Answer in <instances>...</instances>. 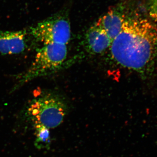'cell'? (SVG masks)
<instances>
[{
	"instance_id": "1",
	"label": "cell",
	"mask_w": 157,
	"mask_h": 157,
	"mask_svg": "<svg viewBox=\"0 0 157 157\" xmlns=\"http://www.w3.org/2000/svg\"><path fill=\"white\" fill-rule=\"evenodd\" d=\"M109 49L120 66L151 76L157 72V25L140 14L126 17Z\"/></svg>"
},
{
	"instance_id": "2",
	"label": "cell",
	"mask_w": 157,
	"mask_h": 157,
	"mask_svg": "<svg viewBox=\"0 0 157 157\" xmlns=\"http://www.w3.org/2000/svg\"><path fill=\"white\" fill-rule=\"evenodd\" d=\"M67 45L51 43L44 45L37 51L35 58L28 70L20 77L17 88L40 76L52 73L61 67L67 59Z\"/></svg>"
},
{
	"instance_id": "3",
	"label": "cell",
	"mask_w": 157,
	"mask_h": 157,
	"mask_svg": "<svg viewBox=\"0 0 157 157\" xmlns=\"http://www.w3.org/2000/svg\"><path fill=\"white\" fill-rule=\"evenodd\" d=\"M67 108L60 98L52 94L44 95L34 99L27 109L28 116L34 125L54 128L63 122Z\"/></svg>"
},
{
	"instance_id": "4",
	"label": "cell",
	"mask_w": 157,
	"mask_h": 157,
	"mask_svg": "<svg viewBox=\"0 0 157 157\" xmlns=\"http://www.w3.org/2000/svg\"><path fill=\"white\" fill-rule=\"evenodd\" d=\"M31 33L44 45L51 43L67 45L71 38V27L67 17L59 15L39 23L31 28Z\"/></svg>"
},
{
	"instance_id": "5",
	"label": "cell",
	"mask_w": 157,
	"mask_h": 157,
	"mask_svg": "<svg viewBox=\"0 0 157 157\" xmlns=\"http://www.w3.org/2000/svg\"><path fill=\"white\" fill-rule=\"evenodd\" d=\"M112 40L104 30L95 24L87 31L85 36L86 50L92 55L100 54L109 48Z\"/></svg>"
},
{
	"instance_id": "6",
	"label": "cell",
	"mask_w": 157,
	"mask_h": 157,
	"mask_svg": "<svg viewBox=\"0 0 157 157\" xmlns=\"http://www.w3.org/2000/svg\"><path fill=\"white\" fill-rule=\"evenodd\" d=\"M126 18L122 7L112 8L96 23L112 40L121 33Z\"/></svg>"
},
{
	"instance_id": "7",
	"label": "cell",
	"mask_w": 157,
	"mask_h": 157,
	"mask_svg": "<svg viewBox=\"0 0 157 157\" xmlns=\"http://www.w3.org/2000/svg\"><path fill=\"white\" fill-rule=\"evenodd\" d=\"M24 31L0 32V54H17L24 51L26 46Z\"/></svg>"
},
{
	"instance_id": "8",
	"label": "cell",
	"mask_w": 157,
	"mask_h": 157,
	"mask_svg": "<svg viewBox=\"0 0 157 157\" xmlns=\"http://www.w3.org/2000/svg\"><path fill=\"white\" fill-rule=\"evenodd\" d=\"M36 138L35 146L38 149L46 148L50 143L49 129L41 125H34Z\"/></svg>"
},
{
	"instance_id": "9",
	"label": "cell",
	"mask_w": 157,
	"mask_h": 157,
	"mask_svg": "<svg viewBox=\"0 0 157 157\" xmlns=\"http://www.w3.org/2000/svg\"><path fill=\"white\" fill-rule=\"evenodd\" d=\"M146 10L149 19L157 24V0H147Z\"/></svg>"
}]
</instances>
